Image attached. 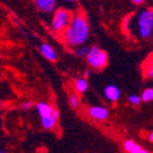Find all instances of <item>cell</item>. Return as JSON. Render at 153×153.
Here are the masks:
<instances>
[{"mask_svg":"<svg viewBox=\"0 0 153 153\" xmlns=\"http://www.w3.org/2000/svg\"><path fill=\"white\" fill-rule=\"evenodd\" d=\"M123 28L128 36L137 41L153 39V9L141 8L128 15L123 23Z\"/></svg>","mask_w":153,"mask_h":153,"instance_id":"cell-1","label":"cell"},{"mask_svg":"<svg viewBox=\"0 0 153 153\" xmlns=\"http://www.w3.org/2000/svg\"><path fill=\"white\" fill-rule=\"evenodd\" d=\"M90 36L89 24L82 14L77 13L73 16L70 26L62 34V40L69 48L74 49L87 43Z\"/></svg>","mask_w":153,"mask_h":153,"instance_id":"cell-2","label":"cell"},{"mask_svg":"<svg viewBox=\"0 0 153 153\" xmlns=\"http://www.w3.org/2000/svg\"><path fill=\"white\" fill-rule=\"evenodd\" d=\"M88 65L93 70H103L108 63L107 53L97 45L90 46V51L86 57Z\"/></svg>","mask_w":153,"mask_h":153,"instance_id":"cell-3","label":"cell"},{"mask_svg":"<svg viewBox=\"0 0 153 153\" xmlns=\"http://www.w3.org/2000/svg\"><path fill=\"white\" fill-rule=\"evenodd\" d=\"M73 15L66 9H57L53 15L51 21V30L57 34H63L72 22Z\"/></svg>","mask_w":153,"mask_h":153,"instance_id":"cell-4","label":"cell"},{"mask_svg":"<svg viewBox=\"0 0 153 153\" xmlns=\"http://www.w3.org/2000/svg\"><path fill=\"white\" fill-rule=\"evenodd\" d=\"M88 114L89 116L94 119L97 121H104L108 118V110L104 106H101V105H94V106H91V107L88 109Z\"/></svg>","mask_w":153,"mask_h":153,"instance_id":"cell-5","label":"cell"},{"mask_svg":"<svg viewBox=\"0 0 153 153\" xmlns=\"http://www.w3.org/2000/svg\"><path fill=\"white\" fill-rule=\"evenodd\" d=\"M39 11L45 14L55 13L57 10V0H33Z\"/></svg>","mask_w":153,"mask_h":153,"instance_id":"cell-6","label":"cell"},{"mask_svg":"<svg viewBox=\"0 0 153 153\" xmlns=\"http://www.w3.org/2000/svg\"><path fill=\"white\" fill-rule=\"evenodd\" d=\"M104 97H106V100L109 101V102L116 103L120 100L121 91L117 86H115V85H108L104 89Z\"/></svg>","mask_w":153,"mask_h":153,"instance_id":"cell-7","label":"cell"},{"mask_svg":"<svg viewBox=\"0 0 153 153\" xmlns=\"http://www.w3.org/2000/svg\"><path fill=\"white\" fill-rule=\"evenodd\" d=\"M55 108H53L51 105H49L48 103L46 102H39L36 104V111H38L40 118H45L48 117V116L53 115V111H54Z\"/></svg>","mask_w":153,"mask_h":153,"instance_id":"cell-8","label":"cell"},{"mask_svg":"<svg viewBox=\"0 0 153 153\" xmlns=\"http://www.w3.org/2000/svg\"><path fill=\"white\" fill-rule=\"evenodd\" d=\"M40 51L42 53L44 57L49 61H56L57 60V54L55 49L51 47L49 44L47 43H42L40 46Z\"/></svg>","mask_w":153,"mask_h":153,"instance_id":"cell-9","label":"cell"},{"mask_svg":"<svg viewBox=\"0 0 153 153\" xmlns=\"http://www.w3.org/2000/svg\"><path fill=\"white\" fill-rule=\"evenodd\" d=\"M143 75L146 78L153 80V54L149 56V58L143 63Z\"/></svg>","mask_w":153,"mask_h":153,"instance_id":"cell-10","label":"cell"},{"mask_svg":"<svg viewBox=\"0 0 153 153\" xmlns=\"http://www.w3.org/2000/svg\"><path fill=\"white\" fill-rule=\"evenodd\" d=\"M74 87L79 93H85L88 90V88H89V82H88L87 78L80 77V78H77L75 80Z\"/></svg>","mask_w":153,"mask_h":153,"instance_id":"cell-11","label":"cell"},{"mask_svg":"<svg viewBox=\"0 0 153 153\" xmlns=\"http://www.w3.org/2000/svg\"><path fill=\"white\" fill-rule=\"evenodd\" d=\"M57 121L54 118V116H48V117H45V118H42L41 119V124L45 130H53L55 128L57 124Z\"/></svg>","mask_w":153,"mask_h":153,"instance_id":"cell-12","label":"cell"},{"mask_svg":"<svg viewBox=\"0 0 153 153\" xmlns=\"http://www.w3.org/2000/svg\"><path fill=\"white\" fill-rule=\"evenodd\" d=\"M73 51H74V54L76 55L78 58L86 59V57H87L88 53H89V51H90V46H88L87 44H84V45H80V46H78V47H76V48H74Z\"/></svg>","mask_w":153,"mask_h":153,"instance_id":"cell-13","label":"cell"},{"mask_svg":"<svg viewBox=\"0 0 153 153\" xmlns=\"http://www.w3.org/2000/svg\"><path fill=\"white\" fill-rule=\"evenodd\" d=\"M140 97L143 102H146V103L151 102L153 100V88H147V89L143 90Z\"/></svg>","mask_w":153,"mask_h":153,"instance_id":"cell-14","label":"cell"},{"mask_svg":"<svg viewBox=\"0 0 153 153\" xmlns=\"http://www.w3.org/2000/svg\"><path fill=\"white\" fill-rule=\"evenodd\" d=\"M69 102H70V105H71L73 108H78L79 107V99L75 93H71L69 97Z\"/></svg>","mask_w":153,"mask_h":153,"instance_id":"cell-15","label":"cell"},{"mask_svg":"<svg viewBox=\"0 0 153 153\" xmlns=\"http://www.w3.org/2000/svg\"><path fill=\"white\" fill-rule=\"evenodd\" d=\"M136 146V143L134 140H132V139H126V140L124 141V145H123V148H124V150L126 151V152L130 153L131 151L133 150V148Z\"/></svg>","mask_w":153,"mask_h":153,"instance_id":"cell-16","label":"cell"},{"mask_svg":"<svg viewBox=\"0 0 153 153\" xmlns=\"http://www.w3.org/2000/svg\"><path fill=\"white\" fill-rule=\"evenodd\" d=\"M128 102H130V104H132V105H138V104H140L143 101H141V97H139V95L131 94L130 97H128Z\"/></svg>","mask_w":153,"mask_h":153,"instance_id":"cell-17","label":"cell"},{"mask_svg":"<svg viewBox=\"0 0 153 153\" xmlns=\"http://www.w3.org/2000/svg\"><path fill=\"white\" fill-rule=\"evenodd\" d=\"M130 153H150V152H149L148 150H145V149H143L140 146L136 143V146L133 148V150L131 151Z\"/></svg>","mask_w":153,"mask_h":153,"instance_id":"cell-18","label":"cell"},{"mask_svg":"<svg viewBox=\"0 0 153 153\" xmlns=\"http://www.w3.org/2000/svg\"><path fill=\"white\" fill-rule=\"evenodd\" d=\"M33 106V103L28 101V102H24L21 104V109L22 110H29Z\"/></svg>","mask_w":153,"mask_h":153,"instance_id":"cell-19","label":"cell"},{"mask_svg":"<svg viewBox=\"0 0 153 153\" xmlns=\"http://www.w3.org/2000/svg\"><path fill=\"white\" fill-rule=\"evenodd\" d=\"M53 116H54V118L56 119V120H58L59 118H60V112H59V110L54 109V111H53Z\"/></svg>","mask_w":153,"mask_h":153,"instance_id":"cell-20","label":"cell"},{"mask_svg":"<svg viewBox=\"0 0 153 153\" xmlns=\"http://www.w3.org/2000/svg\"><path fill=\"white\" fill-rule=\"evenodd\" d=\"M131 1L136 5H141L143 3H145L146 0H131Z\"/></svg>","mask_w":153,"mask_h":153,"instance_id":"cell-21","label":"cell"},{"mask_svg":"<svg viewBox=\"0 0 153 153\" xmlns=\"http://www.w3.org/2000/svg\"><path fill=\"white\" fill-rule=\"evenodd\" d=\"M90 74H91V72H90V70H86V71H85V73H84L85 78H88V77L90 76Z\"/></svg>","mask_w":153,"mask_h":153,"instance_id":"cell-22","label":"cell"},{"mask_svg":"<svg viewBox=\"0 0 153 153\" xmlns=\"http://www.w3.org/2000/svg\"><path fill=\"white\" fill-rule=\"evenodd\" d=\"M149 140H150L151 143H153V132H151L150 135H149Z\"/></svg>","mask_w":153,"mask_h":153,"instance_id":"cell-23","label":"cell"},{"mask_svg":"<svg viewBox=\"0 0 153 153\" xmlns=\"http://www.w3.org/2000/svg\"><path fill=\"white\" fill-rule=\"evenodd\" d=\"M63 1H65V2H73L75 0H63Z\"/></svg>","mask_w":153,"mask_h":153,"instance_id":"cell-24","label":"cell"},{"mask_svg":"<svg viewBox=\"0 0 153 153\" xmlns=\"http://www.w3.org/2000/svg\"><path fill=\"white\" fill-rule=\"evenodd\" d=\"M1 107H2V103L0 102V108H1Z\"/></svg>","mask_w":153,"mask_h":153,"instance_id":"cell-25","label":"cell"},{"mask_svg":"<svg viewBox=\"0 0 153 153\" xmlns=\"http://www.w3.org/2000/svg\"><path fill=\"white\" fill-rule=\"evenodd\" d=\"M0 153H8V152H4V151H0Z\"/></svg>","mask_w":153,"mask_h":153,"instance_id":"cell-26","label":"cell"},{"mask_svg":"<svg viewBox=\"0 0 153 153\" xmlns=\"http://www.w3.org/2000/svg\"><path fill=\"white\" fill-rule=\"evenodd\" d=\"M151 1H152V2H153V0H151Z\"/></svg>","mask_w":153,"mask_h":153,"instance_id":"cell-27","label":"cell"}]
</instances>
